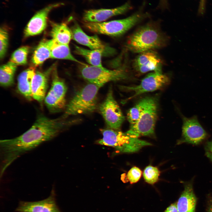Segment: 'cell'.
Here are the masks:
<instances>
[{
	"label": "cell",
	"instance_id": "cell-1",
	"mask_svg": "<svg viewBox=\"0 0 212 212\" xmlns=\"http://www.w3.org/2000/svg\"><path fill=\"white\" fill-rule=\"evenodd\" d=\"M59 133L56 121L42 115L38 117L30 128L20 135L14 138L1 140V175L21 155L52 139Z\"/></svg>",
	"mask_w": 212,
	"mask_h": 212
},
{
	"label": "cell",
	"instance_id": "cell-2",
	"mask_svg": "<svg viewBox=\"0 0 212 212\" xmlns=\"http://www.w3.org/2000/svg\"><path fill=\"white\" fill-rule=\"evenodd\" d=\"M167 40L157 24L150 22L139 27L130 36L126 47L131 52L139 54L163 47Z\"/></svg>",
	"mask_w": 212,
	"mask_h": 212
},
{
	"label": "cell",
	"instance_id": "cell-3",
	"mask_svg": "<svg viewBox=\"0 0 212 212\" xmlns=\"http://www.w3.org/2000/svg\"><path fill=\"white\" fill-rule=\"evenodd\" d=\"M142 8L126 18L100 22H85L84 26L92 32L113 37L122 35L134 26L149 17Z\"/></svg>",
	"mask_w": 212,
	"mask_h": 212
},
{
	"label": "cell",
	"instance_id": "cell-4",
	"mask_svg": "<svg viewBox=\"0 0 212 212\" xmlns=\"http://www.w3.org/2000/svg\"><path fill=\"white\" fill-rule=\"evenodd\" d=\"M99 87L89 83L78 90L69 103L62 116L87 114L94 112L97 107V95Z\"/></svg>",
	"mask_w": 212,
	"mask_h": 212
},
{
	"label": "cell",
	"instance_id": "cell-5",
	"mask_svg": "<svg viewBox=\"0 0 212 212\" xmlns=\"http://www.w3.org/2000/svg\"><path fill=\"white\" fill-rule=\"evenodd\" d=\"M102 139L98 141L101 145L115 147L117 151L122 153L137 152L140 147L139 139L127 132L110 128L101 129Z\"/></svg>",
	"mask_w": 212,
	"mask_h": 212
},
{
	"label": "cell",
	"instance_id": "cell-6",
	"mask_svg": "<svg viewBox=\"0 0 212 212\" xmlns=\"http://www.w3.org/2000/svg\"><path fill=\"white\" fill-rule=\"evenodd\" d=\"M80 65V71L82 77L99 88L109 82L125 80L128 77L125 67L112 70L85 63Z\"/></svg>",
	"mask_w": 212,
	"mask_h": 212
},
{
	"label": "cell",
	"instance_id": "cell-7",
	"mask_svg": "<svg viewBox=\"0 0 212 212\" xmlns=\"http://www.w3.org/2000/svg\"><path fill=\"white\" fill-rule=\"evenodd\" d=\"M157 109L156 99L153 97H147L145 107L139 120L135 125L130 126L127 132L138 137L154 134Z\"/></svg>",
	"mask_w": 212,
	"mask_h": 212
},
{
	"label": "cell",
	"instance_id": "cell-8",
	"mask_svg": "<svg viewBox=\"0 0 212 212\" xmlns=\"http://www.w3.org/2000/svg\"><path fill=\"white\" fill-rule=\"evenodd\" d=\"M52 75L51 86L45 96L44 101L50 111L56 112L66 107L65 96L67 88L64 80L59 76L55 66Z\"/></svg>",
	"mask_w": 212,
	"mask_h": 212
},
{
	"label": "cell",
	"instance_id": "cell-9",
	"mask_svg": "<svg viewBox=\"0 0 212 212\" xmlns=\"http://www.w3.org/2000/svg\"><path fill=\"white\" fill-rule=\"evenodd\" d=\"M99 110L108 128L118 130L125 120V117L113 94L110 87L106 98L100 105Z\"/></svg>",
	"mask_w": 212,
	"mask_h": 212
},
{
	"label": "cell",
	"instance_id": "cell-10",
	"mask_svg": "<svg viewBox=\"0 0 212 212\" xmlns=\"http://www.w3.org/2000/svg\"><path fill=\"white\" fill-rule=\"evenodd\" d=\"M183 124L181 138L178 144L186 143L198 145L206 139L208 135L200 123L196 116L187 118L182 115Z\"/></svg>",
	"mask_w": 212,
	"mask_h": 212
},
{
	"label": "cell",
	"instance_id": "cell-11",
	"mask_svg": "<svg viewBox=\"0 0 212 212\" xmlns=\"http://www.w3.org/2000/svg\"><path fill=\"white\" fill-rule=\"evenodd\" d=\"M169 77L162 72H153L148 74L139 85L134 86H120L122 90L134 92V94L127 100H129L145 92L159 89L169 82Z\"/></svg>",
	"mask_w": 212,
	"mask_h": 212
},
{
	"label": "cell",
	"instance_id": "cell-12",
	"mask_svg": "<svg viewBox=\"0 0 212 212\" xmlns=\"http://www.w3.org/2000/svg\"><path fill=\"white\" fill-rule=\"evenodd\" d=\"M64 5L61 3L50 4L37 12L27 24L24 31V36L27 37L41 33L46 28L48 16L53 9Z\"/></svg>",
	"mask_w": 212,
	"mask_h": 212
},
{
	"label": "cell",
	"instance_id": "cell-13",
	"mask_svg": "<svg viewBox=\"0 0 212 212\" xmlns=\"http://www.w3.org/2000/svg\"><path fill=\"white\" fill-rule=\"evenodd\" d=\"M17 212H61L57 204L54 188L44 200L33 202L20 201L15 210Z\"/></svg>",
	"mask_w": 212,
	"mask_h": 212
},
{
	"label": "cell",
	"instance_id": "cell-14",
	"mask_svg": "<svg viewBox=\"0 0 212 212\" xmlns=\"http://www.w3.org/2000/svg\"><path fill=\"white\" fill-rule=\"evenodd\" d=\"M132 66L140 74L150 71L162 72V61L158 54L152 50L139 53L134 59Z\"/></svg>",
	"mask_w": 212,
	"mask_h": 212
},
{
	"label": "cell",
	"instance_id": "cell-15",
	"mask_svg": "<svg viewBox=\"0 0 212 212\" xmlns=\"http://www.w3.org/2000/svg\"><path fill=\"white\" fill-rule=\"evenodd\" d=\"M132 8L130 2L128 1L120 6L113 9L89 10L85 11L83 19L85 22H102L112 17L124 14Z\"/></svg>",
	"mask_w": 212,
	"mask_h": 212
},
{
	"label": "cell",
	"instance_id": "cell-16",
	"mask_svg": "<svg viewBox=\"0 0 212 212\" xmlns=\"http://www.w3.org/2000/svg\"><path fill=\"white\" fill-rule=\"evenodd\" d=\"M55 66L53 65L44 72L36 71L33 77L31 87L32 98L40 103L45 99L49 76Z\"/></svg>",
	"mask_w": 212,
	"mask_h": 212
},
{
	"label": "cell",
	"instance_id": "cell-17",
	"mask_svg": "<svg viewBox=\"0 0 212 212\" xmlns=\"http://www.w3.org/2000/svg\"><path fill=\"white\" fill-rule=\"evenodd\" d=\"M72 39L78 43L87 46L91 49H99L104 52L106 48L96 35L90 36L87 34L76 21L71 29Z\"/></svg>",
	"mask_w": 212,
	"mask_h": 212
},
{
	"label": "cell",
	"instance_id": "cell-18",
	"mask_svg": "<svg viewBox=\"0 0 212 212\" xmlns=\"http://www.w3.org/2000/svg\"><path fill=\"white\" fill-rule=\"evenodd\" d=\"M194 178L184 183V190L179 197L177 207L178 212H195L197 198L193 190Z\"/></svg>",
	"mask_w": 212,
	"mask_h": 212
},
{
	"label": "cell",
	"instance_id": "cell-19",
	"mask_svg": "<svg viewBox=\"0 0 212 212\" xmlns=\"http://www.w3.org/2000/svg\"><path fill=\"white\" fill-rule=\"evenodd\" d=\"M36 72L35 67H31L22 72L18 77L17 87L20 93L27 100L32 98V83Z\"/></svg>",
	"mask_w": 212,
	"mask_h": 212
},
{
	"label": "cell",
	"instance_id": "cell-20",
	"mask_svg": "<svg viewBox=\"0 0 212 212\" xmlns=\"http://www.w3.org/2000/svg\"><path fill=\"white\" fill-rule=\"evenodd\" d=\"M51 52L50 58L67 59L82 64V62L75 58L71 54L69 45L60 44L53 39L47 40Z\"/></svg>",
	"mask_w": 212,
	"mask_h": 212
},
{
	"label": "cell",
	"instance_id": "cell-21",
	"mask_svg": "<svg viewBox=\"0 0 212 212\" xmlns=\"http://www.w3.org/2000/svg\"><path fill=\"white\" fill-rule=\"evenodd\" d=\"M51 24L50 35L52 39L60 44L69 45L72 39V34L71 29L67 24L51 22Z\"/></svg>",
	"mask_w": 212,
	"mask_h": 212
},
{
	"label": "cell",
	"instance_id": "cell-22",
	"mask_svg": "<svg viewBox=\"0 0 212 212\" xmlns=\"http://www.w3.org/2000/svg\"><path fill=\"white\" fill-rule=\"evenodd\" d=\"M74 52L83 57L90 65L104 68L102 63V56L104 53L102 50L88 49L75 45Z\"/></svg>",
	"mask_w": 212,
	"mask_h": 212
},
{
	"label": "cell",
	"instance_id": "cell-23",
	"mask_svg": "<svg viewBox=\"0 0 212 212\" xmlns=\"http://www.w3.org/2000/svg\"><path fill=\"white\" fill-rule=\"evenodd\" d=\"M51 57V52L47 40H43L38 45L33 53L31 62L36 67L42 64Z\"/></svg>",
	"mask_w": 212,
	"mask_h": 212
},
{
	"label": "cell",
	"instance_id": "cell-24",
	"mask_svg": "<svg viewBox=\"0 0 212 212\" xmlns=\"http://www.w3.org/2000/svg\"><path fill=\"white\" fill-rule=\"evenodd\" d=\"M17 66L10 61L1 66L0 83L1 86L7 87L13 84Z\"/></svg>",
	"mask_w": 212,
	"mask_h": 212
},
{
	"label": "cell",
	"instance_id": "cell-25",
	"mask_svg": "<svg viewBox=\"0 0 212 212\" xmlns=\"http://www.w3.org/2000/svg\"><path fill=\"white\" fill-rule=\"evenodd\" d=\"M147 101V97L143 98L128 112L127 118L130 126L134 125L138 122L144 110Z\"/></svg>",
	"mask_w": 212,
	"mask_h": 212
},
{
	"label": "cell",
	"instance_id": "cell-26",
	"mask_svg": "<svg viewBox=\"0 0 212 212\" xmlns=\"http://www.w3.org/2000/svg\"><path fill=\"white\" fill-rule=\"evenodd\" d=\"M29 49V47L26 46L19 48L13 53L9 61L17 66L26 64Z\"/></svg>",
	"mask_w": 212,
	"mask_h": 212
},
{
	"label": "cell",
	"instance_id": "cell-27",
	"mask_svg": "<svg viewBox=\"0 0 212 212\" xmlns=\"http://www.w3.org/2000/svg\"><path fill=\"white\" fill-rule=\"evenodd\" d=\"M160 171L156 167L149 165L144 169L143 176L145 181L150 184H153L158 180Z\"/></svg>",
	"mask_w": 212,
	"mask_h": 212
},
{
	"label": "cell",
	"instance_id": "cell-28",
	"mask_svg": "<svg viewBox=\"0 0 212 212\" xmlns=\"http://www.w3.org/2000/svg\"><path fill=\"white\" fill-rule=\"evenodd\" d=\"M8 34L6 29L2 27L0 29V57L1 59L4 57L8 45Z\"/></svg>",
	"mask_w": 212,
	"mask_h": 212
},
{
	"label": "cell",
	"instance_id": "cell-29",
	"mask_svg": "<svg viewBox=\"0 0 212 212\" xmlns=\"http://www.w3.org/2000/svg\"><path fill=\"white\" fill-rule=\"evenodd\" d=\"M141 173V171L139 168L136 167H133L127 173V178L131 183H135L140 179Z\"/></svg>",
	"mask_w": 212,
	"mask_h": 212
},
{
	"label": "cell",
	"instance_id": "cell-30",
	"mask_svg": "<svg viewBox=\"0 0 212 212\" xmlns=\"http://www.w3.org/2000/svg\"><path fill=\"white\" fill-rule=\"evenodd\" d=\"M205 149L206 155L212 162V140L206 143Z\"/></svg>",
	"mask_w": 212,
	"mask_h": 212
},
{
	"label": "cell",
	"instance_id": "cell-31",
	"mask_svg": "<svg viewBox=\"0 0 212 212\" xmlns=\"http://www.w3.org/2000/svg\"><path fill=\"white\" fill-rule=\"evenodd\" d=\"M206 0H200L198 10V13L200 15H203L204 14L206 9Z\"/></svg>",
	"mask_w": 212,
	"mask_h": 212
},
{
	"label": "cell",
	"instance_id": "cell-32",
	"mask_svg": "<svg viewBox=\"0 0 212 212\" xmlns=\"http://www.w3.org/2000/svg\"><path fill=\"white\" fill-rule=\"evenodd\" d=\"M164 212H178L176 204L174 203L168 206Z\"/></svg>",
	"mask_w": 212,
	"mask_h": 212
},
{
	"label": "cell",
	"instance_id": "cell-33",
	"mask_svg": "<svg viewBox=\"0 0 212 212\" xmlns=\"http://www.w3.org/2000/svg\"><path fill=\"white\" fill-rule=\"evenodd\" d=\"M168 0H160L159 6L163 9L167 8L168 6Z\"/></svg>",
	"mask_w": 212,
	"mask_h": 212
},
{
	"label": "cell",
	"instance_id": "cell-34",
	"mask_svg": "<svg viewBox=\"0 0 212 212\" xmlns=\"http://www.w3.org/2000/svg\"><path fill=\"white\" fill-rule=\"evenodd\" d=\"M207 212H212V199L209 202Z\"/></svg>",
	"mask_w": 212,
	"mask_h": 212
}]
</instances>
